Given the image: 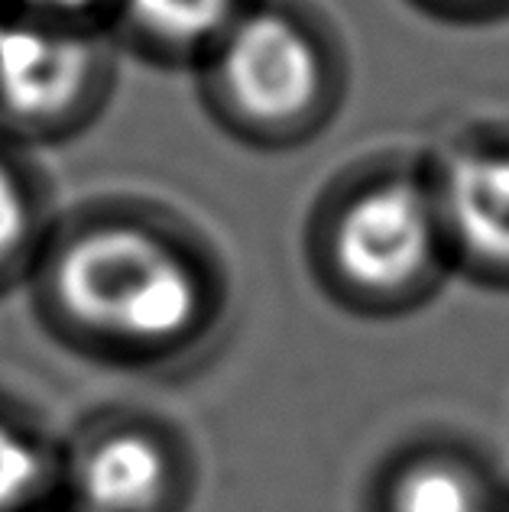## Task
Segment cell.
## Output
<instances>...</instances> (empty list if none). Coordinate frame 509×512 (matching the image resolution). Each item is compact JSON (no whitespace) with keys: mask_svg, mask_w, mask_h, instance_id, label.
Wrapping results in <instances>:
<instances>
[{"mask_svg":"<svg viewBox=\"0 0 509 512\" xmlns=\"http://www.w3.org/2000/svg\"><path fill=\"white\" fill-rule=\"evenodd\" d=\"M59 292L85 325L130 341H166L198 315V282L166 244L130 227L82 237L59 266Z\"/></svg>","mask_w":509,"mask_h":512,"instance_id":"1","label":"cell"},{"mask_svg":"<svg viewBox=\"0 0 509 512\" xmlns=\"http://www.w3.org/2000/svg\"><path fill=\"white\" fill-rule=\"evenodd\" d=\"M438 214L419 188L390 182L360 195L338 221L334 256L364 289H396L422 273L435 253Z\"/></svg>","mask_w":509,"mask_h":512,"instance_id":"2","label":"cell"},{"mask_svg":"<svg viewBox=\"0 0 509 512\" xmlns=\"http://www.w3.org/2000/svg\"><path fill=\"white\" fill-rule=\"evenodd\" d=\"M221 75L247 117L289 120L315 98L318 56L296 23L279 13H250L227 33Z\"/></svg>","mask_w":509,"mask_h":512,"instance_id":"3","label":"cell"},{"mask_svg":"<svg viewBox=\"0 0 509 512\" xmlns=\"http://www.w3.org/2000/svg\"><path fill=\"white\" fill-rule=\"evenodd\" d=\"M85 39L33 23H0V104L20 117L65 111L88 78Z\"/></svg>","mask_w":509,"mask_h":512,"instance_id":"4","label":"cell"},{"mask_svg":"<svg viewBox=\"0 0 509 512\" xmlns=\"http://www.w3.org/2000/svg\"><path fill=\"white\" fill-rule=\"evenodd\" d=\"M445 218L471 253L509 263V153H471L451 166Z\"/></svg>","mask_w":509,"mask_h":512,"instance_id":"5","label":"cell"},{"mask_svg":"<svg viewBox=\"0 0 509 512\" xmlns=\"http://www.w3.org/2000/svg\"><path fill=\"white\" fill-rule=\"evenodd\" d=\"M163 490L166 461L140 435L101 441L82 467V496L91 512H150Z\"/></svg>","mask_w":509,"mask_h":512,"instance_id":"6","label":"cell"},{"mask_svg":"<svg viewBox=\"0 0 509 512\" xmlns=\"http://www.w3.org/2000/svg\"><path fill=\"white\" fill-rule=\"evenodd\" d=\"M130 10L159 39L198 43V39L224 30L234 0H130Z\"/></svg>","mask_w":509,"mask_h":512,"instance_id":"7","label":"cell"},{"mask_svg":"<svg viewBox=\"0 0 509 512\" xmlns=\"http://www.w3.org/2000/svg\"><path fill=\"white\" fill-rule=\"evenodd\" d=\"M393 512H484L474 483L445 464H422L396 483Z\"/></svg>","mask_w":509,"mask_h":512,"instance_id":"8","label":"cell"},{"mask_svg":"<svg viewBox=\"0 0 509 512\" xmlns=\"http://www.w3.org/2000/svg\"><path fill=\"white\" fill-rule=\"evenodd\" d=\"M39 477V457L13 431L0 428V512L20 503Z\"/></svg>","mask_w":509,"mask_h":512,"instance_id":"9","label":"cell"},{"mask_svg":"<svg viewBox=\"0 0 509 512\" xmlns=\"http://www.w3.org/2000/svg\"><path fill=\"white\" fill-rule=\"evenodd\" d=\"M26 224V211H23V195L17 182L0 169V256H4L13 244L20 240Z\"/></svg>","mask_w":509,"mask_h":512,"instance_id":"10","label":"cell"},{"mask_svg":"<svg viewBox=\"0 0 509 512\" xmlns=\"http://www.w3.org/2000/svg\"><path fill=\"white\" fill-rule=\"evenodd\" d=\"M33 4L49 7V10H78V7L91 4V0H33Z\"/></svg>","mask_w":509,"mask_h":512,"instance_id":"11","label":"cell"}]
</instances>
